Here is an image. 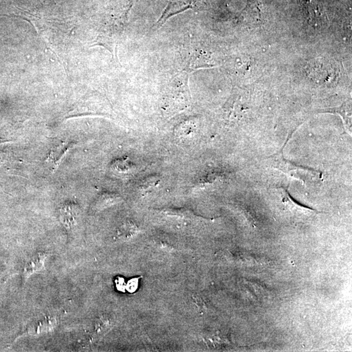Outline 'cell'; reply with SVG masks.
I'll use <instances>...</instances> for the list:
<instances>
[{
    "label": "cell",
    "instance_id": "cell-1",
    "mask_svg": "<svg viewBox=\"0 0 352 352\" xmlns=\"http://www.w3.org/2000/svg\"><path fill=\"white\" fill-rule=\"evenodd\" d=\"M80 215V209L77 204H65L59 209V219L67 228L75 227Z\"/></svg>",
    "mask_w": 352,
    "mask_h": 352
},
{
    "label": "cell",
    "instance_id": "cell-2",
    "mask_svg": "<svg viewBox=\"0 0 352 352\" xmlns=\"http://www.w3.org/2000/svg\"><path fill=\"white\" fill-rule=\"evenodd\" d=\"M194 4V0H170L167 8L163 12V15H162L158 23L159 24L161 21H163V23H164L170 16L177 15V14L186 11L187 9L193 8Z\"/></svg>",
    "mask_w": 352,
    "mask_h": 352
},
{
    "label": "cell",
    "instance_id": "cell-3",
    "mask_svg": "<svg viewBox=\"0 0 352 352\" xmlns=\"http://www.w3.org/2000/svg\"><path fill=\"white\" fill-rule=\"evenodd\" d=\"M45 253H38L35 254L32 258L28 261L25 268V277H28L33 273L39 272L44 267L45 259L47 258Z\"/></svg>",
    "mask_w": 352,
    "mask_h": 352
},
{
    "label": "cell",
    "instance_id": "cell-4",
    "mask_svg": "<svg viewBox=\"0 0 352 352\" xmlns=\"http://www.w3.org/2000/svg\"><path fill=\"white\" fill-rule=\"evenodd\" d=\"M137 228L132 223H126L121 226L118 231V237L122 239H127L134 235Z\"/></svg>",
    "mask_w": 352,
    "mask_h": 352
},
{
    "label": "cell",
    "instance_id": "cell-5",
    "mask_svg": "<svg viewBox=\"0 0 352 352\" xmlns=\"http://www.w3.org/2000/svg\"><path fill=\"white\" fill-rule=\"evenodd\" d=\"M68 145L65 143L60 144L59 147H55L54 150H52L51 153V156L49 157V160H51L56 165L59 163V160L63 158L64 155L68 151Z\"/></svg>",
    "mask_w": 352,
    "mask_h": 352
},
{
    "label": "cell",
    "instance_id": "cell-6",
    "mask_svg": "<svg viewBox=\"0 0 352 352\" xmlns=\"http://www.w3.org/2000/svg\"><path fill=\"white\" fill-rule=\"evenodd\" d=\"M111 325L110 318L102 316L97 320L96 323V330L97 334H102L106 332L109 329Z\"/></svg>",
    "mask_w": 352,
    "mask_h": 352
},
{
    "label": "cell",
    "instance_id": "cell-7",
    "mask_svg": "<svg viewBox=\"0 0 352 352\" xmlns=\"http://www.w3.org/2000/svg\"><path fill=\"white\" fill-rule=\"evenodd\" d=\"M140 278H135L128 281V284L127 285V289L128 292L130 293L135 292L138 289V286H139V280Z\"/></svg>",
    "mask_w": 352,
    "mask_h": 352
}]
</instances>
